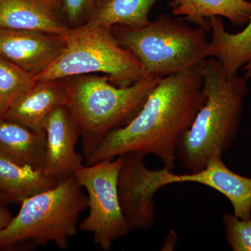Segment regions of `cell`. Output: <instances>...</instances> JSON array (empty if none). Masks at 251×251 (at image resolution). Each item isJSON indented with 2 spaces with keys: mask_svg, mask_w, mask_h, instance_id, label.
<instances>
[{
  "mask_svg": "<svg viewBox=\"0 0 251 251\" xmlns=\"http://www.w3.org/2000/svg\"><path fill=\"white\" fill-rule=\"evenodd\" d=\"M203 62L163 77L138 115L125 126L109 133L84 159L85 164L140 152L154 155L173 171L178 143L205 103Z\"/></svg>",
  "mask_w": 251,
  "mask_h": 251,
  "instance_id": "cell-1",
  "label": "cell"
},
{
  "mask_svg": "<svg viewBox=\"0 0 251 251\" xmlns=\"http://www.w3.org/2000/svg\"><path fill=\"white\" fill-rule=\"evenodd\" d=\"M244 75L227 77L219 61L203 62L202 90L205 103L183 135L176 149L179 161L188 173L202 170L209 158L227 151L237 135L244 100L249 92Z\"/></svg>",
  "mask_w": 251,
  "mask_h": 251,
  "instance_id": "cell-2",
  "label": "cell"
},
{
  "mask_svg": "<svg viewBox=\"0 0 251 251\" xmlns=\"http://www.w3.org/2000/svg\"><path fill=\"white\" fill-rule=\"evenodd\" d=\"M162 78L146 74L126 87L112 85L106 75L62 79L67 90L66 105L80 129L84 159L109 133L125 126L138 115Z\"/></svg>",
  "mask_w": 251,
  "mask_h": 251,
  "instance_id": "cell-3",
  "label": "cell"
},
{
  "mask_svg": "<svg viewBox=\"0 0 251 251\" xmlns=\"http://www.w3.org/2000/svg\"><path fill=\"white\" fill-rule=\"evenodd\" d=\"M17 215L0 234V249L21 244L44 247L52 243L67 250L76 234L81 214L88 201L74 175L60 180L47 191L24 200Z\"/></svg>",
  "mask_w": 251,
  "mask_h": 251,
  "instance_id": "cell-4",
  "label": "cell"
},
{
  "mask_svg": "<svg viewBox=\"0 0 251 251\" xmlns=\"http://www.w3.org/2000/svg\"><path fill=\"white\" fill-rule=\"evenodd\" d=\"M207 31L184 19L158 15L140 27L115 25L112 35L140 61L145 74L161 77L184 72L208 58Z\"/></svg>",
  "mask_w": 251,
  "mask_h": 251,
  "instance_id": "cell-5",
  "label": "cell"
},
{
  "mask_svg": "<svg viewBox=\"0 0 251 251\" xmlns=\"http://www.w3.org/2000/svg\"><path fill=\"white\" fill-rule=\"evenodd\" d=\"M65 38L62 53L34 77L36 81L102 74L112 85L126 87L146 74L134 54L117 42L112 29L82 25L71 29Z\"/></svg>",
  "mask_w": 251,
  "mask_h": 251,
  "instance_id": "cell-6",
  "label": "cell"
},
{
  "mask_svg": "<svg viewBox=\"0 0 251 251\" xmlns=\"http://www.w3.org/2000/svg\"><path fill=\"white\" fill-rule=\"evenodd\" d=\"M122 156L93 165L84 164L74 176L87 192L89 214L79 224L82 232L92 234L93 242L109 251L115 241L130 232L119 199L117 181Z\"/></svg>",
  "mask_w": 251,
  "mask_h": 251,
  "instance_id": "cell-7",
  "label": "cell"
},
{
  "mask_svg": "<svg viewBox=\"0 0 251 251\" xmlns=\"http://www.w3.org/2000/svg\"><path fill=\"white\" fill-rule=\"evenodd\" d=\"M146 155L129 152L122 155V165L118 181L119 199L124 217L130 232L151 228L156 216L153 197L157 191L168 185V176L172 172L163 167L148 169L144 163Z\"/></svg>",
  "mask_w": 251,
  "mask_h": 251,
  "instance_id": "cell-8",
  "label": "cell"
},
{
  "mask_svg": "<svg viewBox=\"0 0 251 251\" xmlns=\"http://www.w3.org/2000/svg\"><path fill=\"white\" fill-rule=\"evenodd\" d=\"M43 128L46 133V173L59 181L74 175L83 166L84 158L75 150L80 131L67 105L54 109L46 117Z\"/></svg>",
  "mask_w": 251,
  "mask_h": 251,
  "instance_id": "cell-9",
  "label": "cell"
},
{
  "mask_svg": "<svg viewBox=\"0 0 251 251\" xmlns=\"http://www.w3.org/2000/svg\"><path fill=\"white\" fill-rule=\"evenodd\" d=\"M65 46V36L0 28V57L34 77L59 57Z\"/></svg>",
  "mask_w": 251,
  "mask_h": 251,
  "instance_id": "cell-10",
  "label": "cell"
},
{
  "mask_svg": "<svg viewBox=\"0 0 251 251\" xmlns=\"http://www.w3.org/2000/svg\"><path fill=\"white\" fill-rule=\"evenodd\" d=\"M221 157V155L211 157L204 168L196 173L175 175L171 172L168 184L192 182L213 188L229 200L236 217L251 219V178L229 170Z\"/></svg>",
  "mask_w": 251,
  "mask_h": 251,
  "instance_id": "cell-11",
  "label": "cell"
},
{
  "mask_svg": "<svg viewBox=\"0 0 251 251\" xmlns=\"http://www.w3.org/2000/svg\"><path fill=\"white\" fill-rule=\"evenodd\" d=\"M67 90L62 80L36 81L6 110L2 118L36 132H45L43 125L54 109L66 105Z\"/></svg>",
  "mask_w": 251,
  "mask_h": 251,
  "instance_id": "cell-12",
  "label": "cell"
},
{
  "mask_svg": "<svg viewBox=\"0 0 251 251\" xmlns=\"http://www.w3.org/2000/svg\"><path fill=\"white\" fill-rule=\"evenodd\" d=\"M0 28L63 36L71 30L58 6L42 0H0Z\"/></svg>",
  "mask_w": 251,
  "mask_h": 251,
  "instance_id": "cell-13",
  "label": "cell"
},
{
  "mask_svg": "<svg viewBox=\"0 0 251 251\" xmlns=\"http://www.w3.org/2000/svg\"><path fill=\"white\" fill-rule=\"evenodd\" d=\"M209 23L212 36L208 46V57L219 61L226 76H234L251 57V18L247 27L237 34L226 31L219 16L211 17Z\"/></svg>",
  "mask_w": 251,
  "mask_h": 251,
  "instance_id": "cell-14",
  "label": "cell"
},
{
  "mask_svg": "<svg viewBox=\"0 0 251 251\" xmlns=\"http://www.w3.org/2000/svg\"><path fill=\"white\" fill-rule=\"evenodd\" d=\"M169 7L175 16L210 31L213 16L227 18L235 26L248 24L251 18V1L247 0H171Z\"/></svg>",
  "mask_w": 251,
  "mask_h": 251,
  "instance_id": "cell-15",
  "label": "cell"
},
{
  "mask_svg": "<svg viewBox=\"0 0 251 251\" xmlns=\"http://www.w3.org/2000/svg\"><path fill=\"white\" fill-rule=\"evenodd\" d=\"M0 153L21 164L45 170V132L0 118Z\"/></svg>",
  "mask_w": 251,
  "mask_h": 251,
  "instance_id": "cell-16",
  "label": "cell"
},
{
  "mask_svg": "<svg viewBox=\"0 0 251 251\" xmlns=\"http://www.w3.org/2000/svg\"><path fill=\"white\" fill-rule=\"evenodd\" d=\"M59 181L45 170L21 164L0 153V191L11 201L21 203L34 195L53 188Z\"/></svg>",
  "mask_w": 251,
  "mask_h": 251,
  "instance_id": "cell-17",
  "label": "cell"
},
{
  "mask_svg": "<svg viewBox=\"0 0 251 251\" xmlns=\"http://www.w3.org/2000/svg\"><path fill=\"white\" fill-rule=\"evenodd\" d=\"M158 0H94L84 25L112 29L115 25L140 27L150 23L149 15Z\"/></svg>",
  "mask_w": 251,
  "mask_h": 251,
  "instance_id": "cell-18",
  "label": "cell"
},
{
  "mask_svg": "<svg viewBox=\"0 0 251 251\" xmlns=\"http://www.w3.org/2000/svg\"><path fill=\"white\" fill-rule=\"evenodd\" d=\"M35 82L34 75L0 57V118Z\"/></svg>",
  "mask_w": 251,
  "mask_h": 251,
  "instance_id": "cell-19",
  "label": "cell"
},
{
  "mask_svg": "<svg viewBox=\"0 0 251 251\" xmlns=\"http://www.w3.org/2000/svg\"><path fill=\"white\" fill-rule=\"evenodd\" d=\"M227 242L234 251H251V219H241L234 215L223 216Z\"/></svg>",
  "mask_w": 251,
  "mask_h": 251,
  "instance_id": "cell-20",
  "label": "cell"
},
{
  "mask_svg": "<svg viewBox=\"0 0 251 251\" xmlns=\"http://www.w3.org/2000/svg\"><path fill=\"white\" fill-rule=\"evenodd\" d=\"M63 18L70 29L80 27L90 17L94 0H56Z\"/></svg>",
  "mask_w": 251,
  "mask_h": 251,
  "instance_id": "cell-21",
  "label": "cell"
},
{
  "mask_svg": "<svg viewBox=\"0 0 251 251\" xmlns=\"http://www.w3.org/2000/svg\"><path fill=\"white\" fill-rule=\"evenodd\" d=\"M12 218L10 211L0 204V234L6 228Z\"/></svg>",
  "mask_w": 251,
  "mask_h": 251,
  "instance_id": "cell-22",
  "label": "cell"
},
{
  "mask_svg": "<svg viewBox=\"0 0 251 251\" xmlns=\"http://www.w3.org/2000/svg\"><path fill=\"white\" fill-rule=\"evenodd\" d=\"M243 70L245 71V75L244 76L246 77V78H247L248 80L249 79L251 78V57L250 60L248 62L247 64L243 67Z\"/></svg>",
  "mask_w": 251,
  "mask_h": 251,
  "instance_id": "cell-23",
  "label": "cell"
},
{
  "mask_svg": "<svg viewBox=\"0 0 251 251\" xmlns=\"http://www.w3.org/2000/svg\"><path fill=\"white\" fill-rule=\"evenodd\" d=\"M6 201H11V200L4 193L0 191V202H6Z\"/></svg>",
  "mask_w": 251,
  "mask_h": 251,
  "instance_id": "cell-24",
  "label": "cell"
},
{
  "mask_svg": "<svg viewBox=\"0 0 251 251\" xmlns=\"http://www.w3.org/2000/svg\"><path fill=\"white\" fill-rule=\"evenodd\" d=\"M42 1H46V2L49 3V4L55 5V6H58L56 0H42Z\"/></svg>",
  "mask_w": 251,
  "mask_h": 251,
  "instance_id": "cell-25",
  "label": "cell"
}]
</instances>
